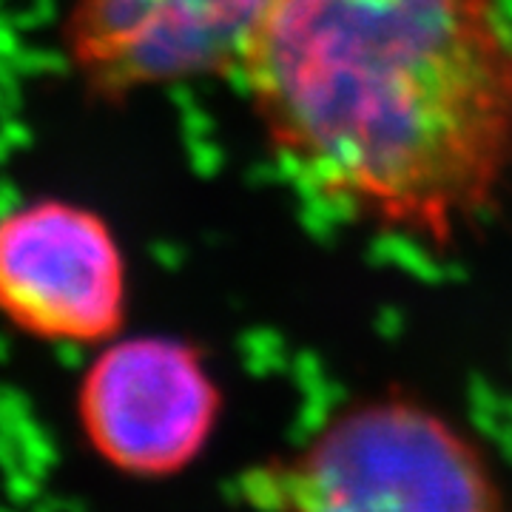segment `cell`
I'll use <instances>...</instances> for the list:
<instances>
[{
	"label": "cell",
	"mask_w": 512,
	"mask_h": 512,
	"mask_svg": "<svg viewBox=\"0 0 512 512\" xmlns=\"http://www.w3.org/2000/svg\"><path fill=\"white\" fill-rule=\"evenodd\" d=\"M0 313L40 339L103 342L126 319V268L109 225L43 200L0 220Z\"/></svg>",
	"instance_id": "cell-4"
},
{
	"label": "cell",
	"mask_w": 512,
	"mask_h": 512,
	"mask_svg": "<svg viewBox=\"0 0 512 512\" xmlns=\"http://www.w3.org/2000/svg\"><path fill=\"white\" fill-rule=\"evenodd\" d=\"M220 404L200 353L163 336L111 345L80 384V424L94 453L140 478L185 470L211 439Z\"/></svg>",
	"instance_id": "cell-3"
},
{
	"label": "cell",
	"mask_w": 512,
	"mask_h": 512,
	"mask_svg": "<svg viewBox=\"0 0 512 512\" xmlns=\"http://www.w3.org/2000/svg\"><path fill=\"white\" fill-rule=\"evenodd\" d=\"M239 72L325 200L444 245L512 171V37L493 0H271Z\"/></svg>",
	"instance_id": "cell-1"
},
{
	"label": "cell",
	"mask_w": 512,
	"mask_h": 512,
	"mask_svg": "<svg viewBox=\"0 0 512 512\" xmlns=\"http://www.w3.org/2000/svg\"><path fill=\"white\" fill-rule=\"evenodd\" d=\"M268 0H72L66 49L97 97L237 66Z\"/></svg>",
	"instance_id": "cell-5"
},
{
	"label": "cell",
	"mask_w": 512,
	"mask_h": 512,
	"mask_svg": "<svg viewBox=\"0 0 512 512\" xmlns=\"http://www.w3.org/2000/svg\"><path fill=\"white\" fill-rule=\"evenodd\" d=\"M251 495L268 512H504L476 444L402 396L348 407L299 453L262 467Z\"/></svg>",
	"instance_id": "cell-2"
}]
</instances>
